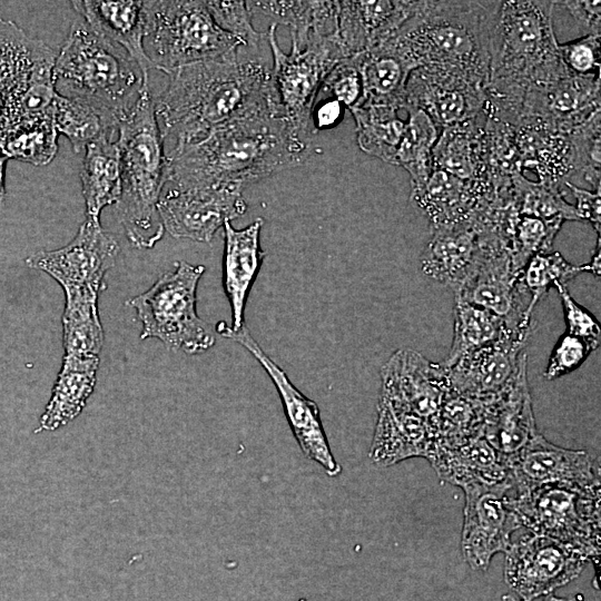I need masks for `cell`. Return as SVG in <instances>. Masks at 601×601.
Masks as SVG:
<instances>
[{
	"label": "cell",
	"instance_id": "1",
	"mask_svg": "<svg viewBox=\"0 0 601 601\" xmlns=\"http://www.w3.org/2000/svg\"><path fill=\"white\" fill-rule=\"evenodd\" d=\"M155 102L164 139L173 147L193 144L228 122L282 117L272 69L257 52L239 47L213 60L180 67Z\"/></svg>",
	"mask_w": 601,
	"mask_h": 601
},
{
	"label": "cell",
	"instance_id": "2",
	"mask_svg": "<svg viewBox=\"0 0 601 601\" xmlns=\"http://www.w3.org/2000/svg\"><path fill=\"white\" fill-rule=\"evenodd\" d=\"M283 117L263 116L228 122L199 141L167 154L175 187L238 186L302 166L311 146Z\"/></svg>",
	"mask_w": 601,
	"mask_h": 601
},
{
	"label": "cell",
	"instance_id": "3",
	"mask_svg": "<svg viewBox=\"0 0 601 601\" xmlns=\"http://www.w3.org/2000/svg\"><path fill=\"white\" fill-rule=\"evenodd\" d=\"M554 1H491L489 114L514 126L533 85L568 75L553 29Z\"/></svg>",
	"mask_w": 601,
	"mask_h": 601
},
{
	"label": "cell",
	"instance_id": "4",
	"mask_svg": "<svg viewBox=\"0 0 601 601\" xmlns=\"http://www.w3.org/2000/svg\"><path fill=\"white\" fill-rule=\"evenodd\" d=\"M491 1H421L391 37L414 69L446 70L486 89Z\"/></svg>",
	"mask_w": 601,
	"mask_h": 601
},
{
	"label": "cell",
	"instance_id": "5",
	"mask_svg": "<svg viewBox=\"0 0 601 601\" xmlns=\"http://www.w3.org/2000/svg\"><path fill=\"white\" fill-rule=\"evenodd\" d=\"M117 132L121 191L116 211L131 245L149 249L165 233L158 201L168 179V157L148 85L119 120Z\"/></svg>",
	"mask_w": 601,
	"mask_h": 601
},
{
	"label": "cell",
	"instance_id": "6",
	"mask_svg": "<svg viewBox=\"0 0 601 601\" xmlns=\"http://www.w3.org/2000/svg\"><path fill=\"white\" fill-rule=\"evenodd\" d=\"M53 81L60 96L83 101L118 124L148 85L130 57L80 17L56 56Z\"/></svg>",
	"mask_w": 601,
	"mask_h": 601
},
{
	"label": "cell",
	"instance_id": "7",
	"mask_svg": "<svg viewBox=\"0 0 601 601\" xmlns=\"http://www.w3.org/2000/svg\"><path fill=\"white\" fill-rule=\"evenodd\" d=\"M144 47L155 69L165 73L225 57L243 43L220 29L205 1H146Z\"/></svg>",
	"mask_w": 601,
	"mask_h": 601
},
{
	"label": "cell",
	"instance_id": "8",
	"mask_svg": "<svg viewBox=\"0 0 601 601\" xmlns=\"http://www.w3.org/2000/svg\"><path fill=\"white\" fill-rule=\"evenodd\" d=\"M205 266L179 260L146 292L127 300L141 323L140 338H157L173 351L199 354L215 344L210 326L197 314V287Z\"/></svg>",
	"mask_w": 601,
	"mask_h": 601
},
{
	"label": "cell",
	"instance_id": "9",
	"mask_svg": "<svg viewBox=\"0 0 601 601\" xmlns=\"http://www.w3.org/2000/svg\"><path fill=\"white\" fill-rule=\"evenodd\" d=\"M522 526L593 559L601 553V489L546 484L513 492Z\"/></svg>",
	"mask_w": 601,
	"mask_h": 601
},
{
	"label": "cell",
	"instance_id": "10",
	"mask_svg": "<svg viewBox=\"0 0 601 601\" xmlns=\"http://www.w3.org/2000/svg\"><path fill=\"white\" fill-rule=\"evenodd\" d=\"M277 24L267 29L273 53L272 78L280 115L305 136L312 131V116L322 82L329 69L346 58L338 41L309 38L303 50L285 53L276 39Z\"/></svg>",
	"mask_w": 601,
	"mask_h": 601
},
{
	"label": "cell",
	"instance_id": "11",
	"mask_svg": "<svg viewBox=\"0 0 601 601\" xmlns=\"http://www.w3.org/2000/svg\"><path fill=\"white\" fill-rule=\"evenodd\" d=\"M480 252L475 265L454 297L486 309L511 332L532 333L530 295L515 268L506 243L494 233L477 231Z\"/></svg>",
	"mask_w": 601,
	"mask_h": 601
},
{
	"label": "cell",
	"instance_id": "12",
	"mask_svg": "<svg viewBox=\"0 0 601 601\" xmlns=\"http://www.w3.org/2000/svg\"><path fill=\"white\" fill-rule=\"evenodd\" d=\"M462 490V553L472 569L486 571L492 558L505 552L512 534L522 528L513 505V483L510 479L493 485L471 484Z\"/></svg>",
	"mask_w": 601,
	"mask_h": 601
},
{
	"label": "cell",
	"instance_id": "13",
	"mask_svg": "<svg viewBox=\"0 0 601 601\" xmlns=\"http://www.w3.org/2000/svg\"><path fill=\"white\" fill-rule=\"evenodd\" d=\"M504 579L521 601L549 595L578 578L590 558L550 536L531 533L511 542Z\"/></svg>",
	"mask_w": 601,
	"mask_h": 601
},
{
	"label": "cell",
	"instance_id": "14",
	"mask_svg": "<svg viewBox=\"0 0 601 601\" xmlns=\"http://www.w3.org/2000/svg\"><path fill=\"white\" fill-rule=\"evenodd\" d=\"M119 244L99 221L86 218L63 247L39 250L26 259L28 267L50 275L66 290L104 289L106 273L115 266Z\"/></svg>",
	"mask_w": 601,
	"mask_h": 601
},
{
	"label": "cell",
	"instance_id": "15",
	"mask_svg": "<svg viewBox=\"0 0 601 601\" xmlns=\"http://www.w3.org/2000/svg\"><path fill=\"white\" fill-rule=\"evenodd\" d=\"M238 186L175 187L162 190L158 211L165 230L176 238L210 242L225 221L247 210Z\"/></svg>",
	"mask_w": 601,
	"mask_h": 601
},
{
	"label": "cell",
	"instance_id": "16",
	"mask_svg": "<svg viewBox=\"0 0 601 601\" xmlns=\"http://www.w3.org/2000/svg\"><path fill=\"white\" fill-rule=\"evenodd\" d=\"M216 331L240 344L258 361L277 390L287 422L304 455L318 463L327 475L337 476L342 467L329 447L317 404L290 382L246 327L234 332L226 324L219 323Z\"/></svg>",
	"mask_w": 601,
	"mask_h": 601
},
{
	"label": "cell",
	"instance_id": "17",
	"mask_svg": "<svg viewBox=\"0 0 601 601\" xmlns=\"http://www.w3.org/2000/svg\"><path fill=\"white\" fill-rule=\"evenodd\" d=\"M531 334L508 333L446 368L450 387L483 405L502 396L528 366L524 351Z\"/></svg>",
	"mask_w": 601,
	"mask_h": 601
},
{
	"label": "cell",
	"instance_id": "18",
	"mask_svg": "<svg viewBox=\"0 0 601 601\" xmlns=\"http://www.w3.org/2000/svg\"><path fill=\"white\" fill-rule=\"evenodd\" d=\"M600 112V77L568 75L533 85L514 126L528 125L568 136Z\"/></svg>",
	"mask_w": 601,
	"mask_h": 601
},
{
	"label": "cell",
	"instance_id": "19",
	"mask_svg": "<svg viewBox=\"0 0 601 601\" xmlns=\"http://www.w3.org/2000/svg\"><path fill=\"white\" fill-rule=\"evenodd\" d=\"M405 93L406 105L425 111L440 131L481 116L487 102L484 87L430 67L412 70Z\"/></svg>",
	"mask_w": 601,
	"mask_h": 601
},
{
	"label": "cell",
	"instance_id": "20",
	"mask_svg": "<svg viewBox=\"0 0 601 601\" xmlns=\"http://www.w3.org/2000/svg\"><path fill=\"white\" fill-rule=\"evenodd\" d=\"M508 466L514 491L546 484L601 489L600 464L588 451L558 446L540 433Z\"/></svg>",
	"mask_w": 601,
	"mask_h": 601
},
{
	"label": "cell",
	"instance_id": "21",
	"mask_svg": "<svg viewBox=\"0 0 601 601\" xmlns=\"http://www.w3.org/2000/svg\"><path fill=\"white\" fill-rule=\"evenodd\" d=\"M380 396L426 420L432 428L450 388L447 371L412 348L395 351L381 370Z\"/></svg>",
	"mask_w": 601,
	"mask_h": 601
},
{
	"label": "cell",
	"instance_id": "22",
	"mask_svg": "<svg viewBox=\"0 0 601 601\" xmlns=\"http://www.w3.org/2000/svg\"><path fill=\"white\" fill-rule=\"evenodd\" d=\"M538 433L526 366L502 396L484 405L482 435L509 465Z\"/></svg>",
	"mask_w": 601,
	"mask_h": 601
},
{
	"label": "cell",
	"instance_id": "23",
	"mask_svg": "<svg viewBox=\"0 0 601 601\" xmlns=\"http://www.w3.org/2000/svg\"><path fill=\"white\" fill-rule=\"evenodd\" d=\"M421 1H339L338 37L352 57L391 38L420 8Z\"/></svg>",
	"mask_w": 601,
	"mask_h": 601
},
{
	"label": "cell",
	"instance_id": "24",
	"mask_svg": "<svg viewBox=\"0 0 601 601\" xmlns=\"http://www.w3.org/2000/svg\"><path fill=\"white\" fill-rule=\"evenodd\" d=\"M434 443L431 424L408 408L380 396L370 459L386 467L412 457H427Z\"/></svg>",
	"mask_w": 601,
	"mask_h": 601
},
{
	"label": "cell",
	"instance_id": "25",
	"mask_svg": "<svg viewBox=\"0 0 601 601\" xmlns=\"http://www.w3.org/2000/svg\"><path fill=\"white\" fill-rule=\"evenodd\" d=\"M426 460L442 481L461 489L511 479L508 465L482 434L457 442L434 441Z\"/></svg>",
	"mask_w": 601,
	"mask_h": 601
},
{
	"label": "cell",
	"instance_id": "26",
	"mask_svg": "<svg viewBox=\"0 0 601 601\" xmlns=\"http://www.w3.org/2000/svg\"><path fill=\"white\" fill-rule=\"evenodd\" d=\"M263 224L259 217L242 229L234 228L230 221L223 226V287L231 311L229 328L234 332L245 327L246 302L265 257L260 247Z\"/></svg>",
	"mask_w": 601,
	"mask_h": 601
},
{
	"label": "cell",
	"instance_id": "27",
	"mask_svg": "<svg viewBox=\"0 0 601 601\" xmlns=\"http://www.w3.org/2000/svg\"><path fill=\"white\" fill-rule=\"evenodd\" d=\"M72 7L91 29L120 47L148 78L155 69L146 55V1H72Z\"/></svg>",
	"mask_w": 601,
	"mask_h": 601
},
{
	"label": "cell",
	"instance_id": "28",
	"mask_svg": "<svg viewBox=\"0 0 601 601\" xmlns=\"http://www.w3.org/2000/svg\"><path fill=\"white\" fill-rule=\"evenodd\" d=\"M493 196L494 190L486 184L465 181L434 168L425 186L411 194L410 198L434 229L471 221L480 207Z\"/></svg>",
	"mask_w": 601,
	"mask_h": 601
},
{
	"label": "cell",
	"instance_id": "29",
	"mask_svg": "<svg viewBox=\"0 0 601 601\" xmlns=\"http://www.w3.org/2000/svg\"><path fill=\"white\" fill-rule=\"evenodd\" d=\"M421 256V270L453 292L471 274L480 252V238L472 221L437 227Z\"/></svg>",
	"mask_w": 601,
	"mask_h": 601
},
{
	"label": "cell",
	"instance_id": "30",
	"mask_svg": "<svg viewBox=\"0 0 601 601\" xmlns=\"http://www.w3.org/2000/svg\"><path fill=\"white\" fill-rule=\"evenodd\" d=\"M354 57L363 89L358 106L381 105L404 109L406 83L414 67L394 42L388 38Z\"/></svg>",
	"mask_w": 601,
	"mask_h": 601
},
{
	"label": "cell",
	"instance_id": "31",
	"mask_svg": "<svg viewBox=\"0 0 601 601\" xmlns=\"http://www.w3.org/2000/svg\"><path fill=\"white\" fill-rule=\"evenodd\" d=\"M99 362V356L63 355L36 433L58 430L81 413L96 386Z\"/></svg>",
	"mask_w": 601,
	"mask_h": 601
},
{
	"label": "cell",
	"instance_id": "32",
	"mask_svg": "<svg viewBox=\"0 0 601 601\" xmlns=\"http://www.w3.org/2000/svg\"><path fill=\"white\" fill-rule=\"evenodd\" d=\"M485 120L486 110L474 119L442 129L433 148L434 168L465 181L491 186L486 177Z\"/></svg>",
	"mask_w": 601,
	"mask_h": 601
},
{
	"label": "cell",
	"instance_id": "33",
	"mask_svg": "<svg viewBox=\"0 0 601 601\" xmlns=\"http://www.w3.org/2000/svg\"><path fill=\"white\" fill-rule=\"evenodd\" d=\"M111 136H102L85 148L80 173L86 218L99 221L101 210L116 205L121 191L119 148Z\"/></svg>",
	"mask_w": 601,
	"mask_h": 601
},
{
	"label": "cell",
	"instance_id": "34",
	"mask_svg": "<svg viewBox=\"0 0 601 601\" xmlns=\"http://www.w3.org/2000/svg\"><path fill=\"white\" fill-rule=\"evenodd\" d=\"M47 48L13 21L0 18V122L23 91L35 63Z\"/></svg>",
	"mask_w": 601,
	"mask_h": 601
},
{
	"label": "cell",
	"instance_id": "35",
	"mask_svg": "<svg viewBox=\"0 0 601 601\" xmlns=\"http://www.w3.org/2000/svg\"><path fill=\"white\" fill-rule=\"evenodd\" d=\"M62 314L65 355L99 356L104 329L98 313V293L66 290Z\"/></svg>",
	"mask_w": 601,
	"mask_h": 601
},
{
	"label": "cell",
	"instance_id": "36",
	"mask_svg": "<svg viewBox=\"0 0 601 601\" xmlns=\"http://www.w3.org/2000/svg\"><path fill=\"white\" fill-rule=\"evenodd\" d=\"M404 110L407 112V120L395 165L410 174L413 194L425 186L434 169L433 148L440 130L422 109L405 105Z\"/></svg>",
	"mask_w": 601,
	"mask_h": 601
},
{
	"label": "cell",
	"instance_id": "37",
	"mask_svg": "<svg viewBox=\"0 0 601 601\" xmlns=\"http://www.w3.org/2000/svg\"><path fill=\"white\" fill-rule=\"evenodd\" d=\"M398 110L381 105H359L349 110L355 120L359 148L392 165H395L406 126V121L398 117Z\"/></svg>",
	"mask_w": 601,
	"mask_h": 601
},
{
	"label": "cell",
	"instance_id": "38",
	"mask_svg": "<svg viewBox=\"0 0 601 601\" xmlns=\"http://www.w3.org/2000/svg\"><path fill=\"white\" fill-rule=\"evenodd\" d=\"M58 131L51 111L19 121L0 131V152L33 166L52 161L58 151Z\"/></svg>",
	"mask_w": 601,
	"mask_h": 601
},
{
	"label": "cell",
	"instance_id": "39",
	"mask_svg": "<svg viewBox=\"0 0 601 601\" xmlns=\"http://www.w3.org/2000/svg\"><path fill=\"white\" fill-rule=\"evenodd\" d=\"M453 339L447 357L441 363L451 367L462 356L487 346L508 333L502 319L484 308L454 297ZM531 334V333H529Z\"/></svg>",
	"mask_w": 601,
	"mask_h": 601
},
{
	"label": "cell",
	"instance_id": "40",
	"mask_svg": "<svg viewBox=\"0 0 601 601\" xmlns=\"http://www.w3.org/2000/svg\"><path fill=\"white\" fill-rule=\"evenodd\" d=\"M52 115L58 134L69 139L77 154L102 136L114 137L118 128V122L92 106L59 93L52 102Z\"/></svg>",
	"mask_w": 601,
	"mask_h": 601
},
{
	"label": "cell",
	"instance_id": "41",
	"mask_svg": "<svg viewBox=\"0 0 601 601\" xmlns=\"http://www.w3.org/2000/svg\"><path fill=\"white\" fill-rule=\"evenodd\" d=\"M512 204L519 215L563 223L582 221L574 205L565 200L561 185L531 181L523 174L512 177Z\"/></svg>",
	"mask_w": 601,
	"mask_h": 601
},
{
	"label": "cell",
	"instance_id": "42",
	"mask_svg": "<svg viewBox=\"0 0 601 601\" xmlns=\"http://www.w3.org/2000/svg\"><path fill=\"white\" fill-rule=\"evenodd\" d=\"M562 224V220H544L514 210L506 227V240L515 268L523 272L534 255L548 253Z\"/></svg>",
	"mask_w": 601,
	"mask_h": 601
},
{
	"label": "cell",
	"instance_id": "43",
	"mask_svg": "<svg viewBox=\"0 0 601 601\" xmlns=\"http://www.w3.org/2000/svg\"><path fill=\"white\" fill-rule=\"evenodd\" d=\"M484 405L451 387L433 423L434 441L457 442L482 434Z\"/></svg>",
	"mask_w": 601,
	"mask_h": 601
},
{
	"label": "cell",
	"instance_id": "44",
	"mask_svg": "<svg viewBox=\"0 0 601 601\" xmlns=\"http://www.w3.org/2000/svg\"><path fill=\"white\" fill-rule=\"evenodd\" d=\"M585 272H589L587 264L572 265L559 252L534 255L522 273V283L530 295L529 313L533 315L536 304L555 283L565 285Z\"/></svg>",
	"mask_w": 601,
	"mask_h": 601
},
{
	"label": "cell",
	"instance_id": "45",
	"mask_svg": "<svg viewBox=\"0 0 601 601\" xmlns=\"http://www.w3.org/2000/svg\"><path fill=\"white\" fill-rule=\"evenodd\" d=\"M246 6L252 14H263L270 18L273 23L287 26L293 50L306 48L319 10V1H246Z\"/></svg>",
	"mask_w": 601,
	"mask_h": 601
},
{
	"label": "cell",
	"instance_id": "46",
	"mask_svg": "<svg viewBox=\"0 0 601 601\" xmlns=\"http://www.w3.org/2000/svg\"><path fill=\"white\" fill-rule=\"evenodd\" d=\"M205 4L217 26L239 40L243 46L257 52L266 32L257 31L252 23L253 14L246 1H205Z\"/></svg>",
	"mask_w": 601,
	"mask_h": 601
},
{
	"label": "cell",
	"instance_id": "47",
	"mask_svg": "<svg viewBox=\"0 0 601 601\" xmlns=\"http://www.w3.org/2000/svg\"><path fill=\"white\" fill-rule=\"evenodd\" d=\"M566 137L573 148L574 173H581L593 189L600 188V112Z\"/></svg>",
	"mask_w": 601,
	"mask_h": 601
},
{
	"label": "cell",
	"instance_id": "48",
	"mask_svg": "<svg viewBox=\"0 0 601 601\" xmlns=\"http://www.w3.org/2000/svg\"><path fill=\"white\" fill-rule=\"evenodd\" d=\"M332 97L348 110L362 99V79L354 56L337 61L325 76L318 95ZM318 97V96H317Z\"/></svg>",
	"mask_w": 601,
	"mask_h": 601
},
{
	"label": "cell",
	"instance_id": "49",
	"mask_svg": "<svg viewBox=\"0 0 601 601\" xmlns=\"http://www.w3.org/2000/svg\"><path fill=\"white\" fill-rule=\"evenodd\" d=\"M600 37L590 35L564 43L559 53L570 73L579 77H600Z\"/></svg>",
	"mask_w": 601,
	"mask_h": 601
},
{
	"label": "cell",
	"instance_id": "50",
	"mask_svg": "<svg viewBox=\"0 0 601 601\" xmlns=\"http://www.w3.org/2000/svg\"><path fill=\"white\" fill-rule=\"evenodd\" d=\"M554 287L563 307L566 333L583 339L593 351L599 348L601 343L599 322L574 300L564 284L555 283Z\"/></svg>",
	"mask_w": 601,
	"mask_h": 601
},
{
	"label": "cell",
	"instance_id": "51",
	"mask_svg": "<svg viewBox=\"0 0 601 601\" xmlns=\"http://www.w3.org/2000/svg\"><path fill=\"white\" fill-rule=\"evenodd\" d=\"M592 352L583 339L565 332L549 357L544 377L552 381L575 371Z\"/></svg>",
	"mask_w": 601,
	"mask_h": 601
},
{
	"label": "cell",
	"instance_id": "52",
	"mask_svg": "<svg viewBox=\"0 0 601 601\" xmlns=\"http://www.w3.org/2000/svg\"><path fill=\"white\" fill-rule=\"evenodd\" d=\"M556 8L564 9L578 26L581 36H601V2L599 0L554 1Z\"/></svg>",
	"mask_w": 601,
	"mask_h": 601
},
{
	"label": "cell",
	"instance_id": "53",
	"mask_svg": "<svg viewBox=\"0 0 601 601\" xmlns=\"http://www.w3.org/2000/svg\"><path fill=\"white\" fill-rule=\"evenodd\" d=\"M564 185L570 189L574 196L577 204L574 205L582 221H589L600 237L601 230V189L597 188L592 191L580 188L572 184L570 180Z\"/></svg>",
	"mask_w": 601,
	"mask_h": 601
},
{
	"label": "cell",
	"instance_id": "54",
	"mask_svg": "<svg viewBox=\"0 0 601 601\" xmlns=\"http://www.w3.org/2000/svg\"><path fill=\"white\" fill-rule=\"evenodd\" d=\"M339 116L341 104L333 99L324 102L317 110L313 111L312 121L316 118L317 120L314 121L315 126L317 128H324L336 124Z\"/></svg>",
	"mask_w": 601,
	"mask_h": 601
},
{
	"label": "cell",
	"instance_id": "55",
	"mask_svg": "<svg viewBox=\"0 0 601 601\" xmlns=\"http://www.w3.org/2000/svg\"><path fill=\"white\" fill-rule=\"evenodd\" d=\"M8 158L0 152V210L6 200V168Z\"/></svg>",
	"mask_w": 601,
	"mask_h": 601
},
{
	"label": "cell",
	"instance_id": "56",
	"mask_svg": "<svg viewBox=\"0 0 601 601\" xmlns=\"http://www.w3.org/2000/svg\"><path fill=\"white\" fill-rule=\"evenodd\" d=\"M503 601H518L514 597L504 594ZM544 601H584L582 594H577L572 598H556L552 594L546 595Z\"/></svg>",
	"mask_w": 601,
	"mask_h": 601
}]
</instances>
